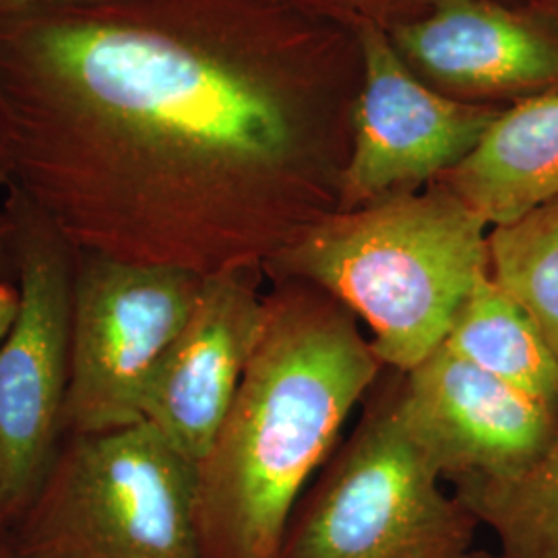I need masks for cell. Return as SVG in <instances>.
<instances>
[{
    "mask_svg": "<svg viewBox=\"0 0 558 558\" xmlns=\"http://www.w3.org/2000/svg\"><path fill=\"white\" fill-rule=\"evenodd\" d=\"M44 2H57V0H0V20H4L9 15H15L23 9L44 4Z\"/></svg>",
    "mask_w": 558,
    "mask_h": 558,
    "instance_id": "cell-21",
    "label": "cell"
},
{
    "mask_svg": "<svg viewBox=\"0 0 558 558\" xmlns=\"http://www.w3.org/2000/svg\"><path fill=\"white\" fill-rule=\"evenodd\" d=\"M0 197L13 221L21 296L0 343V493L13 523L62 440L77 248L17 189Z\"/></svg>",
    "mask_w": 558,
    "mask_h": 558,
    "instance_id": "cell-6",
    "label": "cell"
},
{
    "mask_svg": "<svg viewBox=\"0 0 558 558\" xmlns=\"http://www.w3.org/2000/svg\"><path fill=\"white\" fill-rule=\"evenodd\" d=\"M459 500L499 538L502 558H558V428L513 478L459 490Z\"/></svg>",
    "mask_w": 558,
    "mask_h": 558,
    "instance_id": "cell-14",
    "label": "cell"
},
{
    "mask_svg": "<svg viewBox=\"0 0 558 558\" xmlns=\"http://www.w3.org/2000/svg\"><path fill=\"white\" fill-rule=\"evenodd\" d=\"M440 480L393 403L294 511L281 558H463L478 519Z\"/></svg>",
    "mask_w": 558,
    "mask_h": 558,
    "instance_id": "cell-5",
    "label": "cell"
},
{
    "mask_svg": "<svg viewBox=\"0 0 558 558\" xmlns=\"http://www.w3.org/2000/svg\"><path fill=\"white\" fill-rule=\"evenodd\" d=\"M488 271L558 360V199L488 230Z\"/></svg>",
    "mask_w": 558,
    "mask_h": 558,
    "instance_id": "cell-15",
    "label": "cell"
},
{
    "mask_svg": "<svg viewBox=\"0 0 558 558\" xmlns=\"http://www.w3.org/2000/svg\"><path fill=\"white\" fill-rule=\"evenodd\" d=\"M440 182L488 228L558 199V94L500 112L468 158Z\"/></svg>",
    "mask_w": 558,
    "mask_h": 558,
    "instance_id": "cell-12",
    "label": "cell"
},
{
    "mask_svg": "<svg viewBox=\"0 0 558 558\" xmlns=\"http://www.w3.org/2000/svg\"><path fill=\"white\" fill-rule=\"evenodd\" d=\"M199 465L149 422L62 437L7 530L13 558H199Z\"/></svg>",
    "mask_w": 558,
    "mask_h": 558,
    "instance_id": "cell-4",
    "label": "cell"
},
{
    "mask_svg": "<svg viewBox=\"0 0 558 558\" xmlns=\"http://www.w3.org/2000/svg\"><path fill=\"white\" fill-rule=\"evenodd\" d=\"M530 9L558 29V0H527Z\"/></svg>",
    "mask_w": 558,
    "mask_h": 558,
    "instance_id": "cell-20",
    "label": "cell"
},
{
    "mask_svg": "<svg viewBox=\"0 0 558 558\" xmlns=\"http://www.w3.org/2000/svg\"><path fill=\"white\" fill-rule=\"evenodd\" d=\"M0 558H13L9 553H7V548L2 546V542H0Z\"/></svg>",
    "mask_w": 558,
    "mask_h": 558,
    "instance_id": "cell-24",
    "label": "cell"
},
{
    "mask_svg": "<svg viewBox=\"0 0 558 558\" xmlns=\"http://www.w3.org/2000/svg\"><path fill=\"white\" fill-rule=\"evenodd\" d=\"M442 345L558 412V360L534 320L500 290L490 271L463 300Z\"/></svg>",
    "mask_w": 558,
    "mask_h": 558,
    "instance_id": "cell-13",
    "label": "cell"
},
{
    "mask_svg": "<svg viewBox=\"0 0 558 558\" xmlns=\"http://www.w3.org/2000/svg\"><path fill=\"white\" fill-rule=\"evenodd\" d=\"M201 281L197 271L174 265L77 248L62 437L143 422L149 380L189 319Z\"/></svg>",
    "mask_w": 558,
    "mask_h": 558,
    "instance_id": "cell-7",
    "label": "cell"
},
{
    "mask_svg": "<svg viewBox=\"0 0 558 558\" xmlns=\"http://www.w3.org/2000/svg\"><path fill=\"white\" fill-rule=\"evenodd\" d=\"M308 13L313 17L331 21L348 29L380 27L391 32L393 27L428 15L442 0H274ZM511 7H527V0H497Z\"/></svg>",
    "mask_w": 558,
    "mask_h": 558,
    "instance_id": "cell-16",
    "label": "cell"
},
{
    "mask_svg": "<svg viewBox=\"0 0 558 558\" xmlns=\"http://www.w3.org/2000/svg\"><path fill=\"white\" fill-rule=\"evenodd\" d=\"M387 34L412 73L447 98L509 108L558 94V29L527 7L442 0Z\"/></svg>",
    "mask_w": 558,
    "mask_h": 558,
    "instance_id": "cell-11",
    "label": "cell"
},
{
    "mask_svg": "<svg viewBox=\"0 0 558 558\" xmlns=\"http://www.w3.org/2000/svg\"><path fill=\"white\" fill-rule=\"evenodd\" d=\"M362 83L338 211L418 191L468 158L505 108L447 98L418 80L380 27H362Z\"/></svg>",
    "mask_w": 558,
    "mask_h": 558,
    "instance_id": "cell-8",
    "label": "cell"
},
{
    "mask_svg": "<svg viewBox=\"0 0 558 558\" xmlns=\"http://www.w3.org/2000/svg\"><path fill=\"white\" fill-rule=\"evenodd\" d=\"M463 558H502L500 557H495V555H488V553H476V550H470V553H468V555H465V557Z\"/></svg>",
    "mask_w": 558,
    "mask_h": 558,
    "instance_id": "cell-23",
    "label": "cell"
},
{
    "mask_svg": "<svg viewBox=\"0 0 558 558\" xmlns=\"http://www.w3.org/2000/svg\"><path fill=\"white\" fill-rule=\"evenodd\" d=\"M20 281L15 278H0V343L9 336L13 323L20 315Z\"/></svg>",
    "mask_w": 558,
    "mask_h": 558,
    "instance_id": "cell-17",
    "label": "cell"
},
{
    "mask_svg": "<svg viewBox=\"0 0 558 558\" xmlns=\"http://www.w3.org/2000/svg\"><path fill=\"white\" fill-rule=\"evenodd\" d=\"M383 364L348 313L269 302V320L199 465V558H281L300 493Z\"/></svg>",
    "mask_w": 558,
    "mask_h": 558,
    "instance_id": "cell-2",
    "label": "cell"
},
{
    "mask_svg": "<svg viewBox=\"0 0 558 558\" xmlns=\"http://www.w3.org/2000/svg\"><path fill=\"white\" fill-rule=\"evenodd\" d=\"M11 525V519L7 513V507H4V499H2V493H0V542L7 536V530Z\"/></svg>",
    "mask_w": 558,
    "mask_h": 558,
    "instance_id": "cell-22",
    "label": "cell"
},
{
    "mask_svg": "<svg viewBox=\"0 0 558 558\" xmlns=\"http://www.w3.org/2000/svg\"><path fill=\"white\" fill-rule=\"evenodd\" d=\"M359 34L274 0H57L0 20L9 177L81 251L201 276L339 203Z\"/></svg>",
    "mask_w": 558,
    "mask_h": 558,
    "instance_id": "cell-1",
    "label": "cell"
},
{
    "mask_svg": "<svg viewBox=\"0 0 558 558\" xmlns=\"http://www.w3.org/2000/svg\"><path fill=\"white\" fill-rule=\"evenodd\" d=\"M15 242H13V221L0 197V278H15Z\"/></svg>",
    "mask_w": 558,
    "mask_h": 558,
    "instance_id": "cell-18",
    "label": "cell"
},
{
    "mask_svg": "<svg viewBox=\"0 0 558 558\" xmlns=\"http://www.w3.org/2000/svg\"><path fill=\"white\" fill-rule=\"evenodd\" d=\"M488 223L440 180L336 211L271 259L327 290L373 333L380 362L412 371L447 338L488 274Z\"/></svg>",
    "mask_w": 558,
    "mask_h": 558,
    "instance_id": "cell-3",
    "label": "cell"
},
{
    "mask_svg": "<svg viewBox=\"0 0 558 558\" xmlns=\"http://www.w3.org/2000/svg\"><path fill=\"white\" fill-rule=\"evenodd\" d=\"M11 177H9V147H7V126H4V117H2V106H0V195L9 189Z\"/></svg>",
    "mask_w": 558,
    "mask_h": 558,
    "instance_id": "cell-19",
    "label": "cell"
},
{
    "mask_svg": "<svg viewBox=\"0 0 558 558\" xmlns=\"http://www.w3.org/2000/svg\"><path fill=\"white\" fill-rule=\"evenodd\" d=\"M269 320L259 265L203 276L195 306L149 380L143 420L193 463L209 456Z\"/></svg>",
    "mask_w": 558,
    "mask_h": 558,
    "instance_id": "cell-10",
    "label": "cell"
},
{
    "mask_svg": "<svg viewBox=\"0 0 558 558\" xmlns=\"http://www.w3.org/2000/svg\"><path fill=\"white\" fill-rule=\"evenodd\" d=\"M399 416L459 490L518 476L555 437L558 412L445 345L408 371Z\"/></svg>",
    "mask_w": 558,
    "mask_h": 558,
    "instance_id": "cell-9",
    "label": "cell"
}]
</instances>
